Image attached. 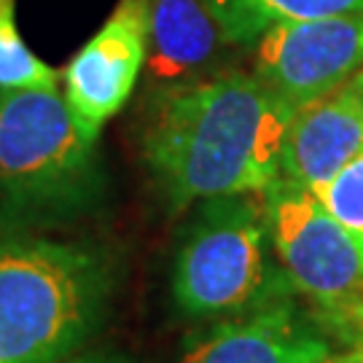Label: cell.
I'll list each match as a JSON object with an SVG mask.
<instances>
[{
  "instance_id": "obj_2",
  "label": "cell",
  "mask_w": 363,
  "mask_h": 363,
  "mask_svg": "<svg viewBox=\"0 0 363 363\" xmlns=\"http://www.w3.org/2000/svg\"><path fill=\"white\" fill-rule=\"evenodd\" d=\"M111 247L49 234H0V363H62L108 318Z\"/></svg>"
},
{
  "instance_id": "obj_6",
  "label": "cell",
  "mask_w": 363,
  "mask_h": 363,
  "mask_svg": "<svg viewBox=\"0 0 363 363\" xmlns=\"http://www.w3.org/2000/svg\"><path fill=\"white\" fill-rule=\"evenodd\" d=\"M363 67V13L272 25L253 43L250 73L294 113Z\"/></svg>"
},
{
  "instance_id": "obj_11",
  "label": "cell",
  "mask_w": 363,
  "mask_h": 363,
  "mask_svg": "<svg viewBox=\"0 0 363 363\" xmlns=\"http://www.w3.org/2000/svg\"><path fill=\"white\" fill-rule=\"evenodd\" d=\"M234 46H253L280 22L363 13V0H205Z\"/></svg>"
},
{
  "instance_id": "obj_9",
  "label": "cell",
  "mask_w": 363,
  "mask_h": 363,
  "mask_svg": "<svg viewBox=\"0 0 363 363\" xmlns=\"http://www.w3.org/2000/svg\"><path fill=\"white\" fill-rule=\"evenodd\" d=\"M363 148V67L294 113L280 156V181L315 191Z\"/></svg>"
},
{
  "instance_id": "obj_1",
  "label": "cell",
  "mask_w": 363,
  "mask_h": 363,
  "mask_svg": "<svg viewBox=\"0 0 363 363\" xmlns=\"http://www.w3.org/2000/svg\"><path fill=\"white\" fill-rule=\"evenodd\" d=\"M294 111L253 73L220 70L156 91L140 154L169 210L208 199L267 194Z\"/></svg>"
},
{
  "instance_id": "obj_12",
  "label": "cell",
  "mask_w": 363,
  "mask_h": 363,
  "mask_svg": "<svg viewBox=\"0 0 363 363\" xmlns=\"http://www.w3.org/2000/svg\"><path fill=\"white\" fill-rule=\"evenodd\" d=\"M0 89H57V73L27 49L16 30L13 0H0Z\"/></svg>"
},
{
  "instance_id": "obj_14",
  "label": "cell",
  "mask_w": 363,
  "mask_h": 363,
  "mask_svg": "<svg viewBox=\"0 0 363 363\" xmlns=\"http://www.w3.org/2000/svg\"><path fill=\"white\" fill-rule=\"evenodd\" d=\"M62 363H132L130 358L124 355H116V352H94V355H78V358H67Z\"/></svg>"
},
{
  "instance_id": "obj_3",
  "label": "cell",
  "mask_w": 363,
  "mask_h": 363,
  "mask_svg": "<svg viewBox=\"0 0 363 363\" xmlns=\"http://www.w3.org/2000/svg\"><path fill=\"white\" fill-rule=\"evenodd\" d=\"M108 172L57 89H0V234H46L108 202Z\"/></svg>"
},
{
  "instance_id": "obj_4",
  "label": "cell",
  "mask_w": 363,
  "mask_h": 363,
  "mask_svg": "<svg viewBox=\"0 0 363 363\" xmlns=\"http://www.w3.org/2000/svg\"><path fill=\"white\" fill-rule=\"evenodd\" d=\"M194 208L169 272L181 318L220 323L296 296L274 253L267 196H220Z\"/></svg>"
},
{
  "instance_id": "obj_10",
  "label": "cell",
  "mask_w": 363,
  "mask_h": 363,
  "mask_svg": "<svg viewBox=\"0 0 363 363\" xmlns=\"http://www.w3.org/2000/svg\"><path fill=\"white\" fill-rule=\"evenodd\" d=\"M237 49L205 0H148L145 67L164 86L220 73Z\"/></svg>"
},
{
  "instance_id": "obj_8",
  "label": "cell",
  "mask_w": 363,
  "mask_h": 363,
  "mask_svg": "<svg viewBox=\"0 0 363 363\" xmlns=\"http://www.w3.org/2000/svg\"><path fill=\"white\" fill-rule=\"evenodd\" d=\"M337 342L296 296L220 320L183 352L181 363H325Z\"/></svg>"
},
{
  "instance_id": "obj_7",
  "label": "cell",
  "mask_w": 363,
  "mask_h": 363,
  "mask_svg": "<svg viewBox=\"0 0 363 363\" xmlns=\"http://www.w3.org/2000/svg\"><path fill=\"white\" fill-rule=\"evenodd\" d=\"M148 57V0H118L113 13L67 62V108L81 135L97 143L100 130L127 105Z\"/></svg>"
},
{
  "instance_id": "obj_5",
  "label": "cell",
  "mask_w": 363,
  "mask_h": 363,
  "mask_svg": "<svg viewBox=\"0 0 363 363\" xmlns=\"http://www.w3.org/2000/svg\"><path fill=\"white\" fill-rule=\"evenodd\" d=\"M277 261L315 323L342 347L363 345V247L318 196L277 181L267 191Z\"/></svg>"
},
{
  "instance_id": "obj_13",
  "label": "cell",
  "mask_w": 363,
  "mask_h": 363,
  "mask_svg": "<svg viewBox=\"0 0 363 363\" xmlns=\"http://www.w3.org/2000/svg\"><path fill=\"white\" fill-rule=\"evenodd\" d=\"M312 194L363 247V148Z\"/></svg>"
},
{
  "instance_id": "obj_15",
  "label": "cell",
  "mask_w": 363,
  "mask_h": 363,
  "mask_svg": "<svg viewBox=\"0 0 363 363\" xmlns=\"http://www.w3.org/2000/svg\"><path fill=\"white\" fill-rule=\"evenodd\" d=\"M325 363H363V345L345 347L342 352H334Z\"/></svg>"
}]
</instances>
